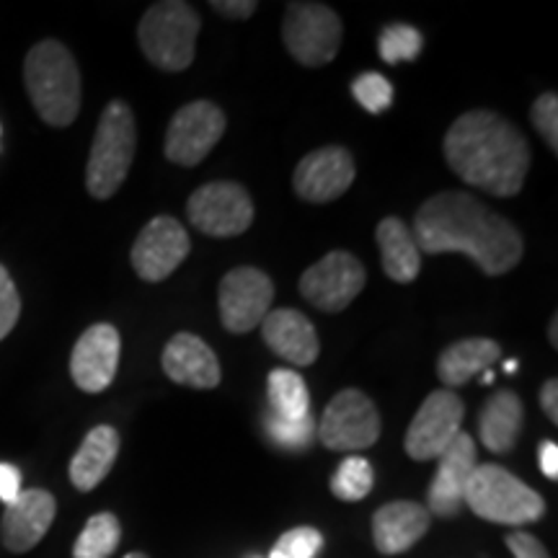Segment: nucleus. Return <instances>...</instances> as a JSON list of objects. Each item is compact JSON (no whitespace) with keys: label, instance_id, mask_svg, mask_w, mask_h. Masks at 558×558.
Returning a JSON list of instances; mask_svg holds the SVG:
<instances>
[{"label":"nucleus","instance_id":"f257e3e1","mask_svg":"<svg viewBox=\"0 0 558 558\" xmlns=\"http://www.w3.org/2000/svg\"><path fill=\"white\" fill-rule=\"evenodd\" d=\"M414 241L424 254H465L488 277L512 271L525 254L520 230L465 192H439L416 209Z\"/></svg>","mask_w":558,"mask_h":558},{"label":"nucleus","instance_id":"f03ea898","mask_svg":"<svg viewBox=\"0 0 558 558\" xmlns=\"http://www.w3.org/2000/svg\"><path fill=\"white\" fill-rule=\"evenodd\" d=\"M442 153L465 184L492 197L520 194L533 163L527 137L492 109L460 114L445 135Z\"/></svg>","mask_w":558,"mask_h":558},{"label":"nucleus","instance_id":"7ed1b4c3","mask_svg":"<svg viewBox=\"0 0 558 558\" xmlns=\"http://www.w3.org/2000/svg\"><path fill=\"white\" fill-rule=\"evenodd\" d=\"M24 86L32 107L50 128H68L81 111V70L58 39H45L26 52Z\"/></svg>","mask_w":558,"mask_h":558},{"label":"nucleus","instance_id":"20e7f679","mask_svg":"<svg viewBox=\"0 0 558 558\" xmlns=\"http://www.w3.org/2000/svg\"><path fill=\"white\" fill-rule=\"evenodd\" d=\"M137 150L135 111L124 101H109L90 143L86 163V190L94 199H109L130 177Z\"/></svg>","mask_w":558,"mask_h":558},{"label":"nucleus","instance_id":"39448f33","mask_svg":"<svg viewBox=\"0 0 558 558\" xmlns=\"http://www.w3.org/2000/svg\"><path fill=\"white\" fill-rule=\"evenodd\" d=\"M202 19L184 0H163L140 19L137 41L150 65L163 73H181L194 62Z\"/></svg>","mask_w":558,"mask_h":558},{"label":"nucleus","instance_id":"423d86ee","mask_svg":"<svg viewBox=\"0 0 558 558\" xmlns=\"http://www.w3.org/2000/svg\"><path fill=\"white\" fill-rule=\"evenodd\" d=\"M465 505L481 520L499 525H530L546 512V501L535 488L522 484L501 465H476L465 486Z\"/></svg>","mask_w":558,"mask_h":558},{"label":"nucleus","instance_id":"0eeeda50","mask_svg":"<svg viewBox=\"0 0 558 558\" xmlns=\"http://www.w3.org/2000/svg\"><path fill=\"white\" fill-rule=\"evenodd\" d=\"M341 21L324 3H290L282 21L288 52L305 68L329 65L341 47Z\"/></svg>","mask_w":558,"mask_h":558},{"label":"nucleus","instance_id":"6e6552de","mask_svg":"<svg viewBox=\"0 0 558 558\" xmlns=\"http://www.w3.org/2000/svg\"><path fill=\"white\" fill-rule=\"evenodd\" d=\"M186 215L199 233L213 239H235L254 222V199L235 181H209L186 202Z\"/></svg>","mask_w":558,"mask_h":558},{"label":"nucleus","instance_id":"1a4fd4ad","mask_svg":"<svg viewBox=\"0 0 558 558\" xmlns=\"http://www.w3.org/2000/svg\"><path fill=\"white\" fill-rule=\"evenodd\" d=\"M380 414L369 396L344 388L333 396L318 424L320 442L329 450H365L380 437Z\"/></svg>","mask_w":558,"mask_h":558},{"label":"nucleus","instance_id":"9d476101","mask_svg":"<svg viewBox=\"0 0 558 558\" xmlns=\"http://www.w3.org/2000/svg\"><path fill=\"white\" fill-rule=\"evenodd\" d=\"M365 267L349 251H331L300 277V295L313 308L324 313H341L365 290Z\"/></svg>","mask_w":558,"mask_h":558},{"label":"nucleus","instance_id":"9b49d317","mask_svg":"<svg viewBox=\"0 0 558 558\" xmlns=\"http://www.w3.org/2000/svg\"><path fill=\"white\" fill-rule=\"evenodd\" d=\"M226 114L213 101H192L171 117L163 153L177 166H197L213 153L226 132Z\"/></svg>","mask_w":558,"mask_h":558},{"label":"nucleus","instance_id":"f8f14e48","mask_svg":"<svg viewBox=\"0 0 558 558\" xmlns=\"http://www.w3.org/2000/svg\"><path fill=\"white\" fill-rule=\"evenodd\" d=\"M275 300V282L256 267H235L218 290L220 320L230 333H248L267 318Z\"/></svg>","mask_w":558,"mask_h":558},{"label":"nucleus","instance_id":"ddd939ff","mask_svg":"<svg viewBox=\"0 0 558 558\" xmlns=\"http://www.w3.org/2000/svg\"><path fill=\"white\" fill-rule=\"evenodd\" d=\"M192 251L186 228L171 215H158L140 230L130 251V264L145 282H163L184 264Z\"/></svg>","mask_w":558,"mask_h":558},{"label":"nucleus","instance_id":"4468645a","mask_svg":"<svg viewBox=\"0 0 558 558\" xmlns=\"http://www.w3.org/2000/svg\"><path fill=\"white\" fill-rule=\"evenodd\" d=\"M465 416V403L452 390H432L411 418L407 439L409 458L432 460L439 458L445 448L460 435V424Z\"/></svg>","mask_w":558,"mask_h":558},{"label":"nucleus","instance_id":"2eb2a0df","mask_svg":"<svg viewBox=\"0 0 558 558\" xmlns=\"http://www.w3.org/2000/svg\"><path fill=\"white\" fill-rule=\"evenodd\" d=\"M120 331L111 324H94L81 333L70 354V378L86 393H101L120 369Z\"/></svg>","mask_w":558,"mask_h":558},{"label":"nucleus","instance_id":"dca6fc26","mask_svg":"<svg viewBox=\"0 0 558 558\" xmlns=\"http://www.w3.org/2000/svg\"><path fill=\"white\" fill-rule=\"evenodd\" d=\"M354 158L347 148L329 145V148L313 150L295 166L292 186L303 202L326 205L339 199L354 184Z\"/></svg>","mask_w":558,"mask_h":558},{"label":"nucleus","instance_id":"f3484780","mask_svg":"<svg viewBox=\"0 0 558 558\" xmlns=\"http://www.w3.org/2000/svg\"><path fill=\"white\" fill-rule=\"evenodd\" d=\"M478 465L476 442L471 435L460 432L452 442L439 456L437 476L429 486V514H439V518H452L465 505V486H469L471 473Z\"/></svg>","mask_w":558,"mask_h":558},{"label":"nucleus","instance_id":"a211bd4d","mask_svg":"<svg viewBox=\"0 0 558 558\" xmlns=\"http://www.w3.org/2000/svg\"><path fill=\"white\" fill-rule=\"evenodd\" d=\"M58 514V501L45 488H26L3 514V543L13 554H26L45 538Z\"/></svg>","mask_w":558,"mask_h":558},{"label":"nucleus","instance_id":"6ab92c4d","mask_svg":"<svg viewBox=\"0 0 558 558\" xmlns=\"http://www.w3.org/2000/svg\"><path fill=\"white\" fill-rule=\"evenodd\" d=\"M160 365H163L169 380L186 388L213 390L220 386L222 378L218 354L194 333L171 337L169 344L163 347V354H160Z\"/></svg>","mask_w":558,"mask_h":558},{"label":"nucleus","instance_id":"aec40b11","mask_svg":"<svg viewBox=\"0 0 558 558\" xmlns=\"http://www.w3.org/2000/svg\"><path fill=\"white\" fill-rule=\"evenodd\" d=\"M262 337L279 360L295 367H308L318 360L320 341L311 318L300 311L279 308L269 311L262 320Z\"/></svg>","mask_w":558,"mask_h":558},{"label":"nucleus","instance_id":"412c9836","mask_svg":"<svg viewBox=\"0 0 558 558\" xmlns=\"http://www.w3.org/2000/svg\"><path fill=\"white\" fill-rule=\"evenodd\" d=\"M427 507L416 501H390L380 507L373 518L375 548L386 556H396L416 546L429 530Z\"/></svg>","mask_w":558,"mask_h":558},{"label":"nucleus","instance_id":"4be33fe9","mask_svg":"<svg viewBox=\"0 0 558 558\" xmlns=\"http://www.w3.org/2000/svg\"><path fill=\"white\" fill-rule=\"evenodd\" d=\"M120 456V432L109 424L94 427L70 460V481L78 492H94L109 476L111 465Z\"/></svg>","mask_w":558,"mask_h":558},{"label":"nucleus","instance_id":"5701e85b","mask_svg":"<svg viewBox=\"0 0 558 558\" xmlns=\"http://www.w3.org/2000/svg\"><path fill=\"white\" fill-rule=\"evenodd\" d=\"M522 424H525V407H522L520 396L514 390H497L486 401L478 416L481 442L497 456L512 452L514 445H518Z\"/></svg>","mask_w":558,"mask_h":558},{"label":"nucleus","instance_id":"b1692460","mask_svg":"<svg viewBox=\"0 0 558 558\" xmlns=\"http://www.w3.org/2000/svg\"><path fill=\"white\" fill-rule=\"evenodd\" d=\"M380 248V262L386 275L399 284H411L422 269V251H418L414 233L401 218H383L375 230Z\"/></svg>","mask_w":558,"mask_h":558},{"label":"nucleus","instance_id":"393cba45","mask_svg":"<svg viewBox=\"0 0 558 558\" xmlns=\"http://www.w3.org/2000/svg\"><path fill=\"white\" fill-rule=\"evenodd\" d=\"M499 360L501 347L494 339H460L439 354L437 375L448 388H460L471 383V378H476L478 373H486Z\"/></svg>","mask_w":558,"mask_h":558},{"label":"nucleus","instance_id":"a878e982","mask_svg":"<svg viewBox=\"0 0 558 558\" xmlns=\"http://www.w3.org/2000/svg\"><path fill=\"white\" fill-rule=\"evenodd\" d=\"M269 403L271 414L288 422H300L311 414V396L305 380L300 378L295 369H271L269 380Z\"/></svg>","mask_w":558,"mask_h":558},{"label":"nucleus","instance_id":"bb28decb","mask_svg":"<svg viewBox=\"0 0 558 558\" xmlns=\"http://www.w3.org/2000/svg\"><path fill=\"white\" fill-rule=\"evenodd\" d=\"M122 527L111 512H99L86 522L73 546V558H109L120 546Z\"/></svg>","mask_w":558,"mask_h":558},{"label":"nucleus","instance_id":"cd10ccee","mask_svg":"<svg viewBox=\"0 0 558 558\" xmlns=\"http://www.w3.org/2000/svg\"><path fill=\"white\" fill-rule=\"evenodd\" d=\"M375 473L365 458H347L331 478L333 497L341 501H360L373 492Z\"/></svg>","mask_w":558,"mask_h":558},{"label":"nucleus","instance_id":"c85d7f7f","mask_svg":"<svg viewBox=\"0 0 558 558\" xmlns=\"http://www.w3.org/2000/svg\"><path fill=\"white\" fill-rule=\"evenodd\" d=\"M422 47H424V37L414 29V26H407V24L386 26L378 39V52L388 65H396V62H403V60H416L418 52H422Z\"/></svg>","mask_w":558,"mask_h":558},{"label":"nucleus","instance_id":"c756f323","mask_svg":"<svg viewBox=\"0 0 558 558\" xmlns=\"http://www.w3.org/2000/svg\"><path fill=\"white\" fill-rule=\"evenodd\" d=\"M352 94L362 109H367L369 114H383L393 101V86L388 78H383L380 73H362L352 83Z\"/></svg>","mask_w":558,"mask_h":558},{"label":"nucleus","instance_id":"7c9ffc66","mask_svg":"<svg viewBox=\"0 0 558 558\" xmlns=\"http://www.w3.org/2000/svg\"><path fill=\"white\" fill-rule=\"evenodd\" d=\"M320 546H324V535L316 527H292L277 541L269 558H313Z\"/></svg>","mask_w":558,"mask_h":558},{"label":"nucleus","instance_id":"2f4dec72","mask_svg":"<svg viewBox=\"0 0 558 558\" xmlns=\"http://www.w3.org/2000/svg\"><path fill=\"white\" fill-rule=\"evenodd\" d=\"M530 120H533L535 130H538L541 137L548 143V148L558 153V96L554 90L541 94L538 99H535L533 109H530Z\"/></svg>","mask_w":558,"mask_h":558},{"label":"nucleus","instance_id":"473e14b6","mask_svg":"<svg viewBox=\"0 0 558 558\" xmlns=\"http://www.w3.org/2000/svg\"><path fill=\"white\" fill-rule=\"evenodd\" d=\"M21 316V298L16 284L9 275V269L0 264V341H3L19 324Z\"/></svg>","mask_w":558,"mask_h":558},{"label":"nucleus","instance_id":"72a5a7b5","mask_svg":"<svg viewBox=\"0 0 558 558\" xmlns=\"http://www.w3.org/2000/svg\"><path fill=\"white\" fill-rule=\"evenodd\" d=\"M267 427L271 432V437H275L279 445H284V448H303L311 439L313 418L308 414L305 418H300V422H288V418H279L271 414Z\"/></svg>","mask_w":558,"mask_h":558},{"label":"nucleus","instance_id":"f704fd0d","mask_svg":"<svg viewBox=\"0 0 558 558\" xmlns=\"http://www.w3.org/2000/svg\"><path fill=\"white\" fill-rule=\"evenodd\" d=\"M507 546L514 558H550L546 546L530 533H522V530H514V533L507 535Z\"/></svg>","mask_w":558,"mask_h":558},{"label":"nucleus","instance_id":"c9c22d12","mask_svg":"<svg viewBox=\"0 0 558 558\" xmlns=\"http://www.w3.org/2000/svg\"><path fill=\"white\" fill-rule=\"evenodd\" d=\"M209 5H213V9L218 11L220 16L233 19V21L251 19V16H254V11H256L254 0H213Z\"/></svg>","mask_w":558,"mask_h":558},{"label":"nucleus","instance_id":"e433bc0d","mask_svg":"<svg viewBox=\"0 0 558 558\" xmlns=\"http://www.w3.org/2000/svg\"><path fill=\"white\" fill-rule=\"evenodd\" d=\"M21 494V473L16 465L0 463V501L11 505Z\"/></svg>","mask_w":558,"mask_h":558},{"label":"nucleus","instance_id":"4c0bfd02","mask_svg":"<svg viewBox=\"0 0 558 558\" xmlns=\"http://www.w3.org/2000/svg\"><path fill=\"white\" fill-rule=\"evenodd\" d=\"M541 409L546 411L550 422L558 424V380L550 378L541 388Z\"/></svg>","mask_w":558,"mask_h":558},{"label":"nucleus","instance_id":"58836bf2","mask_svg":"<svg viewBox=\"0 0 558 558\" xmlns=\"http://www.w3.org/2000/svg\"><path fill=\"white\" fill-rule=\"evenodd\" d=\"M541 471L550 481L558 478V445L550 442V439L541 445Z\"/></svg>","mask_w":558,"mask_h":558},{"label":"nucleus","instance_id":"ea45409f","mask_svg":"<svg viewBox=\"0 0 558 558\" xmlns=\"http://www.w3.org/2000/svg\"><path fill=\"white\" fill-rule=\"evenodd\" d=\"M556 329H558V318H554V320H550V331H548V337H550V347H558V337H556Z\"/></svg>","mask_w":558,"mask_h":558},{"label":"nucleus","instance_id":"a19ab883","mask_svg":"<svg viewBox=\"0 0 558 558\" xmlns=\"http://www.w3.org/2000/svg\"><path fill=\"white\" fill-rule=\"evenodd\" d=\"M488 383H494V373H492V369H486V373H484V386H488Z\"/></svg>","mask_w":558,"mask_h":558},{"label":"nucleus","instance_id":"79ce46f5","mask_svg":"<svg viewBox=\"0 0 558 558\" xmlns=\"http://www.w3.org/2000/svg\"><path fill=\"white\" fill-rule=\"evenodd\" d=\"M124 558H148V556H145V554H128Z\"/></svg>","mask_w":558,"mask_h":558}]
</instances>
